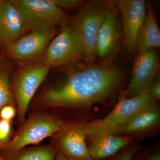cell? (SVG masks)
Returning <instances> with one entry per match:
<instances>
[{
    "label": "cell",
    "mask_w": 160,
    "mask_h": 160,
    "mask_svg": "<svg viewBox=\"0 0 160 160\" xmlns=\"http://www.w3.org/2000/svg\"><path fill=\"white\" fill-rule=\"evenodd\" d=\"M86 132V145L93 160H102L112 156L136 140L103 132Z\"/></svg>",
    "instance_id": "obj_14"
},
{
    "label": "cell",
    "mask_w": 160,
    "mask_h": 160,
    "mask_svg": "<svg viewBox=\"0 0 160 160\" xmlns=\"http://www.w3.org/2000/svg\"><path fill=\"white\" fill-rule=\"evenodd\" d=\"M11 126L10 122L0 119V144H4L9 139Z\"/></svg>",
    "instance_id": "obj_21"
},
{
    "label": "cell",
    "mask_w": 160,
    "mask_h": 160,
    "mask_svg": "<svg viewBox=\"0 0 160 160\" xmlns=\"http://www.w3.org/2000/svg\"><path fill=\"white\" fill-rule=\"evenodd\" d=\"M57 154L51 147H38L21 152L9 160H55Z\"/></svg>",
    "instance_id": "obj_18"
},
{
    "label": "cell",
    "mask_w": 160,
    "mask_h": 160,
    "mask_svg": "<svg viewBox=\"0 0 160 160\" xmlns=\"http://www.w3.org/2000/svg\"><path fill=\"white\" fill-rule=\"evenodd\" d=\"M142 149L141 143L135 140L115 154L100 160H132L135 155Z\"/></svg>",
    "instance_id": "obj_19"
},
{
    "label": "cell",
    "mask_w": 160,
    "mask_h": 160,
    "mask_svg": "<svg viewBox=\"0 0 160 160\" xmlns=\"http://www.w3.org/2000/svg\"><path fill=\"white\" fill-rule=\"evenodd\" d=\"M160 47V31L153 9L146 4V14L144 22L138 31L135 49L138 53Z\"/></svg>",
    "instance_id": "obj_16"
},
{
    "label": "cell",
    "mask_w": 160,
    "mask_h": 160,
    "mask_svg": "<svg viewBox=\"0 0 160 160\" xmlns=\"http://www.w3.org/2000/svg\"><path fill=\"white\" fill-rule=\"evenodd\" d=\"M29 29L13 1H0V45L7 48Z\"/></svg>",
    "instance_id": "obj_11"
},
{
    "label": "cell",
    "mask_w": 160,
    "mask_h": 160,
    "mask_svg": "<svg viewBox=\"0 0 160 160\" xmlns=\"http://www.w3.org/2000/svg\"><path fill=\"white\" fill-rule=\"evenodd\" d=\"M54 3L61 9H72L79 6L83 1L80 0H53Z\"/></svg>",
    "instance_id": "obj_23"
},
{
    "label": "cell",
    "mask_w": 160,
    "mask_h": 160,
    "mask_svg": "<svg viewBox=\"0 0 160 160\" xmlns=\"http://www.w3.org/2000/svg\"><path fill=\"white\" fill-rule=\"evenodd\" d=\"M108 4L90 2L82 9L72 25L79 40L86 61L92 62L96 58V41Z\"/></svg>",
    "instance_id": "obj_3"
},
{
    "label": "cell",
    "mask_w": 160,
    "mask_h": 160,
    "mask_svg": "<svg viewBox=\"0 0 160 160\" xmlns=\"http://www.w3.org/2000/svg\"><path fill=\"white\" fill-rule=\"evenodd\" d=\"M2 158H1V157H0V160H2Z\"/></svg>",
    "instance_id": "obj_26"
},
{
    "label": "cell",
    "mask_w": 160,
    "mask_h": 160,
    "mask_svg": "<svg viewBox=\"0 0 160 160\" xmlns=\"http://www.w3.org/2000/svg\"><path fill=\"white\" fill-rule=\"evenodd\" d=\"M123 72L109 63L84 65L69 72L60 84L41 98L46 106L90 111L114 96L122 82Z\"/></svg>",
    "instance_id": "obj_1"
},
{
    "label": "cell",
    "mask_w": 160,
    "mask_h": 160,
    "mask_svg": "<svg viewBox=\"0 0 160 160\" xmlns=\"http://www.w3.org/2000/svg\"><path fill=\"white\" fill-rule=\"evenodd\" d=\"M55 160H68L61 152L57 154Z\"/></svg>",
    "instance_id": "obj_25"
},
{
    "label": "cell",
    "mask_w": 160,
    "mask_h": 160,
    "mask_svg": "<svg viewBox=\"0 0 160 160\" xmlns=\"http://www.w3.org/2000/svg\"><path fill=\"white\" fill-rule=\"evenodd\" d=\"M113 5H107L106 14L96 41L97 58L106 60L117 50L121 40V30Z\"/></svg>",
    "instance_id": "obj_12"
},
{
    "label": "cell",
    "mask_w": 160,
    "mask_h": 160,
    "mask_svg": "<svg viewBox=\"0 0 160 160\" xmlns=\"http://www.w3.org/2000/svg\"><path fill=\"white\" fill-rule=\"evenodd\" d=\"M157 103L148 92L127 98L122 93L113 109L105 117L80 122L86 132H108L124 125L141 110Z\"/></svg>",
    "instance_id": "obj_2"
},
{
    "label": "cell",
    "mask_w": 160,
    "mask_h": 160,
    "mask_svg": "<svg viewBox=\"0 0 160 160\" xmlns=\"http://www.w3.org/2000/svg\"><path fill=\"white\" fill-rule=\"evenodd\" d=\"M1 160H3V159H2Z\"/></svg>",
    "instance_id": "obj_27"
},
{
    "label": "cell",
    "mask_w": 160,
    "mask_h": 160,
    "mask_svg": "<svg viewBox=\"0 0 160 160\" xmlns=\"http://www.w3.org/2000/svg\"><path fill=\"white\" fill-rule=\"evenodd\" d=\"M54 28L32 30L6 48L10 57L24 60L34 57L40 54L53 37Z\"/></svg>",
    "instance_id": "obj_15"
},
{
    "label": "cell",
    "mask_w": 160,
    "mask_h": 160,
    "mask_svg": "<svg viewBox=\"0 0 160 160\" xmlns=\"http://www.w3.org/2000/svg\"><path fill=\"white\" fill-rule=\"evenodd\" d=\"M159 68L158 56L154 49L138 53L130 82L122 94L126 98H131L148 92L152 82L158 75Z\"/></svg>",
    "instance_id": "obj_8"
},
{
    "label": "cell",
    "mask_w": 160,
    "mask_h": 160,
    "mask_svg": "<svg viewBox=\"0 0 160 160\" xmlns=\"http://www.w3.org/2000/svg\"><path fill=\"white\" fill-rule=\"evenodd\" d=\"M148 92L156 102L160 100V78L157 76L152 80L149 86Z\"/></svg>",
    "instance_id": "obj_22"
},
{
    "label": "cell",
    "mask_w": 160,
    "mask_h": 160,
    "mask_svg": "<svg viewBox=\"0 0 160 160\" xmlns=\"http://www.w3.org/2000/svg\"><path fill=\"white\" fill-rule=\"evenodd\" d=\"M13 2L30 30L52 29L58 25L66 26L67 21L66 14L53 0Z\"/></svg>",
    "instance_id": "obj_4"
},
{
    "label": "cell",
    "mask_w": 160,
    "mask_h": 160,
    "mask_svg": "<svg viewBox=\"0 0 160 160\" xmlns=\"http://www.w3.org/2000/svg\"><path fill=\"white\" fill-rule=\"evenodd\" d=\"M59 132L61 152L68 160H93L86 145V132L79 122L64 123Z\"/></svg>",
    "instance_id": "obj_13"
},
{
    "label": "cell",
    "mask_w": 160,
    "mask_h": 160,
    "mask_svg": "<svg viewBox=\"0 0 160 160\" xmlns=\"http://www.w3.org/2000/svg\"><path fill=\"white\" fill-rule=\"evenodd\" d=\"M86 61L79 40L73 26H62L46 51L43 65L55 67L76 61Z\"/></svg>",
    "instance_id": "obj_5"
},
{
    "label": "cell",
    "mask_w": 160,
    "mask_h": 160,
    "mask_svg": "<svg viewBox=\"0 0 160 160\" xmlns=\"http://www.w3.org/2000/svg\"><path fill=\"white\" fill-rule=\"evenodd\" d=\"M64 123L50 117H35L25 124L6 148L11 151H16L27 145L40 142L58 132Z\"/></svg>",
    "instance_id": "obj_7"
},
{
    "label": "cell",
    "mask_w": 160,
    "mask_h": 160,
    "mask_svg": "<svg viewBox=\"0 0 160 160\" xmlns=\"http://www.w3.org/2000/svg\"><path fill=\"white\" fill-rule=\"evenodd\" d=\"M114 3L122 16L123 44L129 52H134L138 31L146 18V2L143 0H118Z\"/></svg>",
    "instance_id": "obj_9"
},
{
    "label": "cell",
    "mask_w": 160,
    "mask_h": 160,
    "mask_svg": "<svg viewBox=\"0 0 160 160\" xmlns=\"http://www.w3.org/2000/svg\"><path fill=\"white\" fill-rule=\"evenodd\" d=\"M160 130V108L157 103L142 109L124 125L106 132L138 141L156 136Z\"/></svg>",
    "instance_id": "obj_6"
},
{
    "label": "cell",
    "mask_w": 160,
    "mask_h": 160,
    "mask_svg": "<svg viewBox=\"0 0 160 160\" xmlns=\"http://www.w3.org/2000/svg\"><path fill=\"white\" fill-rule=\"evenodd\" d=\"M132 160H160V142L138 152Z\"/></svg>",
    "instance_id": "obj_20"
},
{
    "label": "cell",
    "mask_w": 160,
    "mask_h": 160,
    "mask_svg": "<svg viewBox=\"0 0 160 160\" xmlns=\"http://www.w3.org/2000/svg\"><path fill=\"white\" fill-rule=\"evenodd\" d=\"M50 68L42 64L23 69L18 75L15 83L14 92L21 121H24L29 103L46 79Z\"/></svg>",
    "instance_id": "obj_10"
},
{
    "label": "cell",
    "mask_w": 160,
    "mask_h": 160,
    "mask_svg": "<svg viewBox=\"0 0 160 160\" xmlns=\"http://www.w3.org/2000/svg\"><path fill=\"white\" fill-rule=\"evenodd\" d=\"M10 67L8 62L0 59V111L12 101L10 82Z\"/></svg>",
    "instance_id": "obj_17"
},
{
    "label": "cell",
    "mask_w": 160,
    "mask_h": 160,
    "mask_svg": "<svg viewBox=\"0 0 160 160\" xmlns=\"http://www.w3.org/2000/svg\"><path fill=\"white\" fill-rule=\"evenodd\" d=\"M16 111L14 107L10 105H7L3 107L0 111V118L1 119L10 121L14 118Z\"/></svg>",
    "instance_id": "obj_24"
}]
</instances>
